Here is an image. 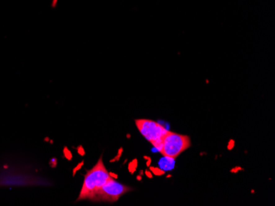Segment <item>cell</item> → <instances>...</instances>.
Returning a JSON list of instances; mask_svg holds the SVG:
<instances>
[{
    "instance_id": "4fadbf2b",
    "label": "cell",
    "mask_w": 275,
    "mask_h": 206,
    "mask_svg": "<svg viewBox=\"0 0 275 206\" xmlns=\"http://www.w3.org/2000/svg\"><path fill=\"white\" fill-rule=\"evenodd\" d=\"M56 163H57L56 159H55V158H52L51 161H50V165H51V167H55V166H56Z\"/></svg>"
},
{
    "instance_id": "9a60e30c",
    "label": "cell",
    "mask_w": 275,
    "mask_h": 206,
    "mask_svg": "<svg viewBox=\"0 0 275 206\" xmlns=\"http://www.w3.org/2000/svg\"><path fill=\"white\" fill-rule=\"evenodd\" d=\"M109 174H110V177H111V178H114V179H116V178H118V175L117 174H115V173H109Z\"/></svg>"
},
{
    "instance_id": "8992f818",
    "label": "cell",
    "mask_w": 275,
    "mask_h": 206,
    "mask_svg": "<svg viewBox=\"0 0 275 206\" xmlns=\"http://www.w3.org/2000/svg\"><path fill=\"white\" fill-rule=\"evenodd\" d=\"M150 171L152 173H153L156 176H162L165 174V171L161 169L160 168H156V167H150Z\"/></svg>"
},
{
    "instance_id": "e0dca14e",
    "label": "cell",
    "mask_w": 275,
    "mask_h": 206,
    "mask_svg": "<svg viewBox=\"0 0 275 206\" xmlns=\"http://www.w3.org/2000/svg\"><path fill=\"white\" fill-rule=\"evenodd\" d=\"M137 179L139 180V181H141V176H138V177H137Z\"/></svg>"
},
{
    "instance_id": "9c48e42d",
    "label": "cell",
    "mask_w": 275,
    "mask_h": 206,
    "mask_svg": "<svg viewBox=\"0 0 275 206\" xmlns=\"http://www.w3.org/2000/svg\"><path fill=\"white\" fill-rule=\"evenodd\" d=\"M122 151H123V149L120 148V150H119V152H118V155L116 156V157H115V159H112V160H110V162H115V161L118 160V159H119V158H120V156H121V154H122Z\"/></svg>"
},
{
    "instance_id": "ba28073f",
    "label": "cell",
    "mask_w": 275,
    "mask_h": 206,
    "mask_svg": "<svg viewBox=\"0 0 275 206\" xmlns=\"http://www.w3.org/2000/svg\"><path fill=\"white\" fill-rule=\"evenodd\" d=\"M64 154L65 158H67V159H69V160H70L73 157L72 153L70 152V150L67 148V147H64Z\"/></svg>"
},
{
    "instance_id": "5bb4252c",
    "label": "cell",
    "mask_w": 275,
    "mask_h": 206,
    "mask_svg": "<svg viewBox=\"0 0 275 206\" xmlns=\"http://www.w3.org/2000/svg\"><path fill=\"white\" fill-rule=\"evenodd\" d=\"M145 174L149 178H153V173L151 171H145Z\"/></svg>"
},
{
    "instance_id": "8fae6325",
    "label": "cell",
    "mask_w": 275,
    "mask_h": 206,
    "mask_svg": "<svg viewBox=\"0 0 275 206\" xmlns=\"http://www.w3.org/2000/svg\"><path fill=\"white\" fill-rule=\"evenodd\" d=\"M83 165V162H82V163H79V164H78V166H77L76 168H74V169H73V175H74L75 173H76V172L78 170V169H80V168H82V166Z\"/></svg>"
},
{
    "instance_id": "7c38bea8",
    "label": "cell",
    "mask_w": 275,
    "mask_h": 206,
    "mask_svg": "<svg viewBox=\"0 0 275 206\" xmlns=\"http://www.w3.org/2000/svg\"><path fill=\"white\" fill-rule=\"evenodd\" d=\"M234 147V141L233 140H231L229 141V144H228V149H232V148Z\"/></svg>"
},
{
    "instance_id": "52a82bcc",
    "label": "cell",
    "mask_w": 275,
    "mask_h": 206,
    "mask_svg": "<svg viewBox=\"0 0 275 206\" xmlns=\"http://www.w3.org/2000/svg\"><path fill=\"white\" fill-rule=\"evenodd\" d=\"M137 165H138V161H137V159H136V158H135V159H134V160L132 161V163H130L129 164V173L133 174V173H134V172H135V170H136Z\"/></svg>"
},
{
    "instance_id": "ac0fdd59",
    "label": "cell",
    "mask_w": 275,
    "mask_h": 206,
    "mask_svg": "<svg viewBox=\"0 0 275 206\" xmlns=\"http://www.w3.org/2000/svg\"><path fill=\"white\" fill-rule=\"evenodd\" d=\"M144 158H146V159H149V157H148V156H144Z\"/></svg>"
},
{
    "instance_id": "3957f363",
    "label": "cell",
    "mask_w": 275,
    "mask_h": 206,
    "mask_svg": "<svg viewBox=\"0 0 275 206\" xmlns=\"http://www.w3.org/2000/svg\"><path fill=\"white\" fill-rule=\"evenodd\" d=\"M131 191V188L125 185L119 183L115 179L111 178L108 180L98 191L96 192L90 198L93 201H106L115 202L122 196Z\"/></svg>"
},
{
    "instance_id": "2e32d148",
    "label": "cell",
    "mask_w": 275,
    "mask_h": 206,
    "mask_svg": "<svg viewBox=\"0 0 275 206\" xmlns=\"http://www.w3.org/2000/svg\"><path fill=\"white\" fill-rule=\"evenodd\" d=\"M151 162H152V159H151V158L148 159V162H147V166H148V167H149V166H150Z\"/></svg>"
},
{
    "instance_id": "7a4b0ae2",
    "label": "cell",
    "mask_w": 275,
    "mask_h": 206,
    "mask_svg": "<svg viewBox=\"0 0 275 206\" xmlns=\"http://www.w3.org/2000/svg\"><path fill=\"white\" fill-rule=\"evenodd\" d=\"M190 145L191 142L188 136L167 132L162 140L158 151L163 156L175 158L182 152L189 149Z\"/></svg>"
},
{
    "instance_id": "5b68a950",
    "label": "cell",
    "mask_w": 275,
    "mask_h": 206,
    "mask_svg": "<svg viewBox=\"0 0 275 206\" xmlns=\"http://www.w3.org/2000/svg\"><path fill=\"white\" fill-rule=\"evenodd\" d=\"M158 164L160 166L161 169L162 170H172L175 167V158L167 157V156H163L159 161Z\"/></svg>"
},
{
    "instance_id": "30bf717a",
    "label": "cell",
    "mask_w": 275,
    "mask_h": 206,
    "mask_svg": "<svg viewBox=\"0 0 275 206\" xmlns=\"http://www.w3.org/2000/svg\"><path fill=\"white\" fill-rule=\"evenodd\" d=\"M78 152L79 154L82 156H83L84 154H85V151H84L83 148H82V146H79L78 148Z\"/></svg>"
},
{
    "instance_id": "6da1fadb",
    "label": "cell",
    "mask_w": 275,
    "mask_h": 206,
    "mask_svg": "<svg viewBox=\"0 0 275 206\" xmlns=\"http://www.w3.org/2000/svg\"><path fill=\"white\" fill-rule=\"evenodd\" d=\"M110 178V174L103 163L102 158L100 157L97 163L85 176L78 200H90Z\"/></svg>"
},
{
    "instance_id": "277c9868",
    "label": "cell",
    "mask_w": 275,
    "mask_h": 206,
    "mask_svg": "<svg viewBox=\"0 0 275 206\" xmlns=\"http://www.w3.org/2000/svg\"><path fill=\"white\" fill-rule=\"evenodd\" d=\"M135 123L143 137L158 150L161 146L162 140L168 131L162 125L152 120L137 119Z\"/></svg>"
}]
</instances>
